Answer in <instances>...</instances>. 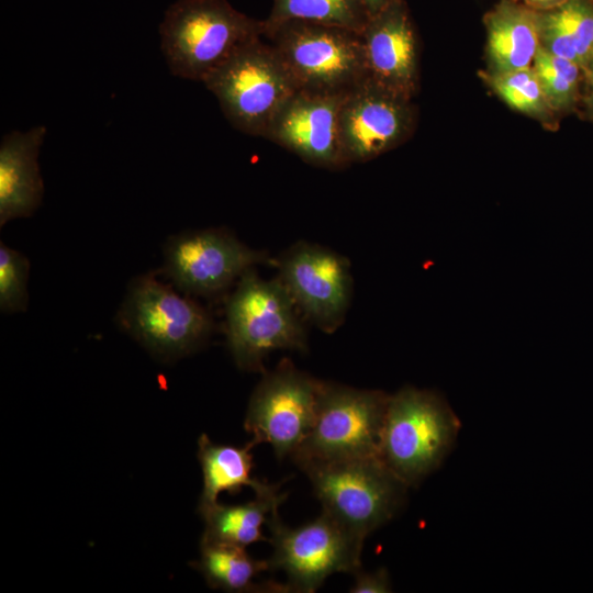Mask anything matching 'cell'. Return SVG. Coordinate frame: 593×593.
Masks as SVG:
<instances>
[{"label":"cell","instance_id":"cell-1","mask_svg":"<svg viewBox=\"0 0 593 593\" xmlns=\"http://www.w3.org/2000/svg\"><path fill=\"white\" fill-rule=\"evenodd\" d=\"M264 29L227 0H176L159 25L160 48L174 76L203 82Z\"/></svg>","mask_w":593,"mask_h":593},{"label":"cell","instance_id":"cell-2","mask_svg":"<svg viewBox=\"0 0 593 593\" xmlns=\"http://www.w3.org/2000/svg\"><path fill=\"white\" fill-rule=\"evenodd\" d=\"M303 320L278 277L265 279L248 269L225 304L226 342L235 365L262 373L275 350L307 351Z\"/></svg>","mask_w":593,"mask_h":593},{"label":"cell","instance_id":"cell-3","mask_svg":"<svg viewBox=\"0 0 593 593\" xmlns=\"http://www.w3.org/2000/svg\"><path fill=\"white\" fill-rule=\"evenodd\" d=\"M459 429L443 395L403 387L390 394L379 457L409 486L417 485L441 466Z\"/></svg>","mask_w":593,"mask_h":593},{"label":"cell","instance_id":"cell-4","mask_svg":"<svg viewBox=\"0 0 593 593\" xmlns=\"http://www.w3.org/2000/svg\"><path fill=\"white\" fill-rule=\"evenodd\" d=\"M300 469L323 512L362 541L396 516L410 488L379 457L310 462Z\"/></svg>","mask_w":593,"mask_h":593},{"label":"cell","instance_id":"cell-5","mask_svg":"<svg viewBox=\"0 0 593 593\" xmlns=\"http://www.w3.org/2000/svg\"><path fill=\"white\" fill-rule=\"evenodd\" d=\"M296 90L346 93L367 78L360 32L300 20L264 30Z\"/></svg>","mask_w":593,"mask_h":593},{"label":"cell","instance_id":"cell-6","mask_svg":"<svg viewBox=\"0 0 593 593\" xmlns=\"http://www.w3.org/2000/svg\"><path fill=\"white\" fill-rule=\"evenodd\" d=\"M389 399L381 390L323 380L311 430L291 459L301 468L310 462L379 457Z\"/></svg>","mask_w":593,"mask_h":593},{"label":"cell","instance_id":"cell-7","mask_svg":"<svg viewBox=\"0 0 593 593\" xmlns=\"http://www.w3.org/2000/svg\"><path fill=\"white\" fill-rule=\"evenodd\" d=\"M262 38L242 47L202 82L235 128L260 137L296 90L277 52Z\"/></svg>","mask_w":593,"mask_h":593},{"label":"cell","instance_id":"cell-8","mask_svg":"<svg viewBox=\"0 0 593 593\" xmlns=\"http://www.w3.org/2000/svg\"><path fill=\"white\" fill-rule=\"evenodd\" d=\"M118 321L149 351L166 359L197 350L213 331L212 316L203 306L153 273L131 282Z\"/></svg>","mask_w":593,"mask_h":593},{"label":"cell","instance_id":"cell-9","mask_svg":"<svg viewBox=\"0 0 593 593\" xmlns=\"http://www.w3.org/2000/svg\"><path fill=\"white\" fill-rule=\"evenodd\" d=\"M272 555L269 570L287 577V592L313 593L332 574L361 569L363 541L328 514L291 528L273 512L268 521Z\"/></svg>","mask_w":593,"mask_h":593},{"label":"cell","instance_id":"cell-10","mask_svg":"<svg viewBox=\"0 0 593 593\" xmlns=\"http://www.w3.org/2000/svg\"><path fill=\"white\" fill-rule=\"evenodd\" d=\"M322 381L282 359L251 393L244 427L254 446L269 444L278 459L292 457L313 425Z\"/></svg>","mask_w":593,"mask_h":593},{"label":"cell","instance_id":"cell-11","mask_svg":"<svg viewBox=\"0 0 593 593\" xmlns=\"http://www.w3.org/2000/svg\"><path fill=\"white\" fill-rule=\"evenodd\" d=\"M275 267L305 321L327 334L342 326L354 288L350 262L345 256L299 240L276 259Z\"/></svg>","mask_w":593,"mask_h":593},{"label":"cell","instance_id":"cell-12","mask_svg":"<svg viewBox=\"0 0 593 593\" xmlns=\"http://www.w3.org/2000/svg\"><path fill=\"white\" fill-rule=\"evenodd\" d=\"M165 273L187 294L213 296L257 265H276L265 250L250 248L225 228L181 233L164 248Z\"/></svg>","mask_w":593,"mask_h":593},{"label":"cell","instance_id":"cell-13","mask_svg":"<svg viewBox=\"0 0 593 593\" xmlns=\"http://www.w3.org/2000/svg\"><path fill=\"white\" fill-rule=\"evenodd\" d=\"M409 97L369 78L347 91L339 112V136L348 165L371 160L398 145L410 130Z\"/></svg>","mask_w":593,"mask_h":593},{"label":"cell","instance_id":"cell-14","mask_svg":"<svg viewBox=\"0 0 593 593\" xmlns=\"http://www.w3.org/2000/svg\"><path fill=\"white\" fill-rule=\"evenodd\" d=\"M344 96L295 90L275 115L265 138L312 166L331 170L346 167L339 136Z\"/></svg>","mask_w":593,"mask_h":593},{"label":"cell","instance_id":"cell-15","mask_svg":"<svg viewBox=\"0 0 593 593\" xmlns=\"http://www.w3.org/2000/svg\"><path fill=\"white\" fill-rule=\"evenodd\" d=\"M360 35L367 78L410 98L417 78V40L403 2L370 15Z\"/></svg>","mask_w":593,"mask_h":593},{"label":"cell","instance_id":"cell-16","mask_svg":"<svg viewBox=\"0 0 593 593\" xmlns=\"http://www.w3.org/2000/svg\"><path fill=\"white\" fill-rule=\"evenodd\" d=\"M44 125L11 131L0 143V225L31 216L41 205L44 183L38 155L46 136Z\"/></svg>","mask_w":593,"mask_h":593},{"label":"cell","instance_id":"cell-17","mask_svg":"<svg viewBox=\"0 0 593 593\" xmlns=\"http://www.w3.org/2000/svg\"><path fill=\"white\" fill-rule=\"evenodd\" d=\"M488 51L496 72L529 68L540 47V15L503 2L486 19Z\"/></svg>","mask_w":593,"mask_h":593},{"label":"cell","instance_id":"cell-18","mask_svg":"<svg viewBox=\"0 0 593 593\" xmlns=\"http://www.w3.org/2000/svg\"><path fill=\"white\" fill-rule=\"evenodd\" d=\"M254 447L250 441L244 447H237L214 444L206 434L199 437L198 459L203 475L198 506L201 516L217 503L222 492L236 494L242 488L249 486L256 493L268 485V482L251 477Z\"/></svg>","mask_w":593,"mask_h":593},{"label":"cell","instance_id":"cell-19","mask_svg":"<svg viewBox=\"0 0 593 593\" xmlns=\"http://www.w3.org/2000/svg\"><path fill=\"white\" fill-rule=\"evenodd\" d=\"M281 482L268 483L255 493L253 501L243 504L223 505L216 503L205 514V528L201 541H215L247 547L257 541H268L262 526L268 524L273 512L287 497L280 493Z\"/></svg>","mask_w":593,"mask_h":593},{"label":"cell","instance_id":"cell-20","mask_svg":"<svg viewBox=\"0 0 593 593\" xmlns=\"http://www.w3.org/2000/svg\"><path fill=\"white\" fill-rule=\"evenodd\" d=\"M200 559L192 566L209 586L226 592H273L269 585H256L254 579L269 570L268 560H257L245 547L215 541L200 542Z\"/></svg>","mask_w":593,"mask_h":593},{"label":"cell","instance_id":"cell-21","mask_svg":"<svg viewBox=\"0 0 593 593\" xmlns=\"http://www.w3.org/2000/svg\"><path fill=\"white\" fill-rule=\"evenodd\" d=\"M368 19L361 0H273L264 25L267 29L286 21L300 20L361 32Z\"/></svg>","mask_w":593,"mask_h":593},{"label":"cell","instance_id":"cell-22","mask_svg":"<svg viewBox=\"0 0 593 593\" xmlns=\"http://www.w3.org/2000/svg\"><path fill=\"white\" fill-rule=\"evenodd\" d=\"M580 68L574 61L558 57L540 45L534 58V70L550 107L564 109L573 104Z\"/></svg>","mask_w":593,"mask_h":593},{"label":"cell","instance_id":"cell-23","mask_svg":"<svg viewBox=\"0 0 593 593\" xmlns=\"http://www.w3.org/2000/svg\"><path fill=\"white\" fill-rule=\"evenodd\" d=\"M490 83L499 97L517 111L537 114L549 105L534 68L496 72Z\"/></svg>","mask_w":593,"mask_h":593},{"label":"cell","instance_id":"cell-24","mask_svg":"<svg viewBox=\"0 0 593 593\" xmlns=\"http://www.w3.org/2000/svg\"><path fill=\"white\" fill-rule=\"evenodd\" d=\"M30 261L20 251L0 245V309L2 313L26 310Z\"/></svg>","mask_w":593,"mask_h":593},{"label":"cell","instance_id":"cell-25","mask_svg":"<svg viewBox=\"0 0 593 593\" xmlns=\"http://www.w3.org/2000/svg\"><path fill=\"white\" fill-rule=\"evenodd\" d=\"M551 10L573 43L581 67H586L593 54V2L569 0Z\"/></svg>","mask_w":593,"mask_h":593},{"label":"cell","instance_id":"cell-26","mask_svg":"<svg viewBox=\"0 0 593 593\" xmlns=\"http://www.w3.org/2000/svg\"><path fill=\"white\" fill-rule=\"evenodd\" d=\"M353 575L355 581L349 589L351 593H388L392 591L391 580L385 568L372 572L359 569Z\"/></svg>","mask_w":593,"mask_h":593},{"label":"cell","instance_id":"cell-27","mask_svg":"<svg viewBox=\"0 0 593 593\" xmlns=\"http://www.w3.org/2000/svg\"><path fill=\"white\" fill-rule=\"evenodd\" d=\"M369 16L399 0H361Z\"/></svg>","mask_w":593,"mask_h":593},{"label":"cell","instance_id":"cell-28","mask_svg":"<svg viewBox=\"0 0 593 593\" xmlns=\"http://www.w3.org/2000/svg\"><path fill=\"white\" fill-rule=\"evenodd\" d=\"M526 2H529L535 5L546 7V8H553L559 4H562L569 0H524Z\"/></svg>","mask_w":593,"mask_h":593},{"label":"cell","instance_id":"cell-29","mask_svg":"<svg viewBox=\"0 0 593 593\" xmlns=\"http://www.w3.org/2000/svg\"><path fill=\"white\" fill-rule=\"evenodd\" d=\"M586 67H588L589 71H590L591 77H593V54H592Z\"/></svg>","mask_w":593,"mask_h":593},{"label":"cell","instance_id":"cell-30","mask_svg":"<svg viewBox=\"0 0 593 593\" xmlns=\"http://www.w3.org/2000/svg\"><path fill=\"white\" fill-rule=\"evenodd\" d=\"M592 78V86H593V77ZM590 104H591V108L593 110V89H592V92H591V96H590Z\"/></svg>","mask_w":593,"mask_h":593}]
</instances>
